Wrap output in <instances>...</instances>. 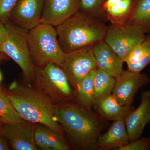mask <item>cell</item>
<instances>
[{
	"mask_svg": "<svg viewBox=\"0 0 150 150\" xmlns=\"http://www.w3.org/2000/svg\"><path fill=\"white\" fill-rule=\"evenodd\" d=\"M0 118L5 123H17L24 120L14 108L6 92L3 88L0 90Z\"/></svg>",
	"mask_w": 150,
	"mask_h": 150,
	"instance_id": "obj_22",
	"label": "cell"
},
{
	"mask_svg": "<svg viewBox=\"0 0 150 150\" xmlns=\"http://www.w3.org/2000/svg\"><path fill=\"white\" fill-rule=\"evenodd\" d=\"M34 86L44 92L55 104L68 102L74 96L71 86L61 67L54 64L35 67Z\"/></svg>",
	"mask_w": 150,
	"mask_h": 150,
	"instance_id": "obj_6",
	"label": "cell"
},
{
	"mask_svg": "<svg viewBox=\"0 0 150 150\" xmlns=\"http://www.w3.org/2000/svg\"><path fill=\"white\" fill-rule=\"evenodd\" d=\"M96 108L103 117L113 121L125 120L129 113L133 110L131 105L120 104L112 94L101 100Z\"/></svg>",
	"mask_w": 150,
	"mask_h": 150,
	"instance_id": "obj_18",
	"label": "cell"
},
{
	"mask_svg": "<svg viewBox=\"0 0 150 150\" xmlns=\"http://www.w3.org/2000/svg\"><path fill=\"white\" fill-rule=\"evenodd\" d=\"M97 69L107 73L115 79L123 72V62L105 42L101 41L92 46Z\"/></svg>",
	"mask_w": 150,
	"mask_h": 150,
	"instance_id": "obj_14",
	"label": "cell"
},
{
	"mask_svg": "<svg viewBox=\"0 0 150 150\" xmlns=\"http://www.w3.org/2000/svg\"><path fill=\"white\" fill-rule=\"evenodd\" d=\"M34 140L37 146L43 150L69 149L63 135L42 124H36Z\"/></svg>",
	"mask_w": 150,
	"mask_h": 150,
	"instance_id": "obj_16",
	"label": "cell"
},
{
	"mask_svg": "<svg viewBox=\"0 0 150 150\" xmlns=\"http://www.w3.org/2000/svg\"><path fill=\"white\" fill-rule=\"evenodd\" d=\"M5 25L7 34L0 49L18 65L25 79L32 82L35 67L30 52L28 40V31L17 26L10 20Z\"/></svg>",
	"mask_w": 150,
	"mask_h": 150,
	"instance_id": "obj_5",
	"label": "cell"
},
{
	"mask_svg": "<svg viewBox=\"0 0 150 150\" xmlns=\"http://www.w3.org/2000/svg\"><path fill=\"white\" fill-rule=\"evenodd\" d=\"M131 23L150 30V0H138L131 17Z\"/></svg>",
	"mask_w": 150,
	"mask_h": 150,
	"instance_id": "obj_21",
	"label": "cell"
},
{
	"mask_svg": "<svg viewBox=\"0 0 150 150\" xmlns=\"http://www.w3.org/2000/svg\"><path fill=\"white\" fill-rule=\"evenodd\" d=\"M77 0H45L41 23L54 27L76 13Z\"/></svg>",
	"mask_w": 150,
	"mask_h": 150,
	"instance_id": "obj_13",
	"label": "cell"
},
{
	"mask_svg": "<svg viewBox=\"0 0 150 150\" xmlns=\"http://www.w3.org/2000/svg\"><path fill=\"white\" fill-rule=\"evenodd\" d=\"M60 67L64 71L76 91L83 78L91 71L97 69L92 46L67 53Z\"/></svg>",
	"mask_w": 150,
	"mask_h": 150,
	"instance_id": "obj_8",
	"label": "cell"
},
{
	"mask_svg": "<svg viewBox=\"0 0 150 150\" xmlns=\"http://www.w3.org/2000/svg\"><path fill=\"white\" fill-rule=\"evenodd\" d=\"M28 40L35 67L42 68L51 64L62 65L66 53L59 44L55 27L41 23L28 31Z\"/></svg>",
	"mask_w": 150,
	"mask_h": 150,
	"instance_id": "obj_4",
	"label": "cell"
},
{
	"mask_svg": "<svg viewBox=\"0 0 150 150\" xmlns=\"http://www.w3.org/2000/svg\"><path fill=\"white\" fill-rule=\"evenodd\" d=\"M36 124L23 120L21 122L4 123L1 134L5 137L15 150H36L34 140Z\"/></svg>",
	"mask_w": 150,
	"mask_h": 150,
	"instance_id": "obj_9",
	"label": "cell"
},
{
	"mask_svg": "<svg viewBox=\"0 0 150 150\" xmlns=\"http://www.w3.org/2000/svg\"><path fill=\"white\" fill-rule=\"evenodd\" d=\"M55 118L73 146L80 150L96 149L103 123L90 108L79 103L55 104Z\"/></svg>",
	"mask_w": 150,
	"mask_h": 150,
	"instance_id": "obj_1",
	"label": "cell"
},
{
	"mask_svg": "<svg viewBox=\"0 0 150 150\" xmlns=\"http://www.w3.org/2000/svg\"><path fill=\"white\" fill-rule=\"evenodd\" d=\"M115 82V78L97 69L95 76L93 105L96 107L101 100L112 94Z\"/></svg>",
	"mask_w": 150,
	"mask_h": 150,
	"instance_id": "obj_19",
	"label": "cell"
},
{
	"mask_svg": "<svg viewBox=\"0 0 150 150\" xmlns=\"http://www.w3.org/2000/svg\"><path fill=\"white\" fill-rule=\"evenodd\" d=\"M103 0H81V5L84 10L88 12H93L98 10Z\"/></svg>",
	"mask_w": 150,
	"mask_h": 150,
	"instance_id": "obj_26",
	"label": "cell"
},
{
	"mask_svg": "<svg viewBox=\"0 0 150 150\" xmlns=\"http://www.w3.org/2000/svg\"><path fill=\"white\" fill-rule=\"evenodd\" d=\"M141 99L139 107L131 111L125 120L130 142L140 138L145 126L150 123V91L143 92Z\"/></svg>",
	"mask_w": 150,
	"mask_h": 150,
	"instance_id": "obj_12",
	"label": "cell"
},
{
	"mask_svg": "<svg viewBox=\"0 0 150 150\" xmlns=\"http://www.w3.org/2000/svg\"><path fill=\"white\" fill-rule=\"evenodd\" d=\"M10 149L5 137L0 133V150Z\"/></svg>",
	"mask_w": 150,
	"mask_h": 150,
	"instance_id": "obj_28",
	"label": "cell"
},
{
	"mask_svg": "<svg viewBox=\"0 0 150 150\" xmlns=\"http://www.w3.org/2000/svg\"><path fill=\"white\" fill-rule=\"evenodd\" d=\"M146 32L139 25H115L107 29L104 41L124 63L126 56L137 44L146 38Z\"/></svg>",
	"mask_w": 150,
	"mask_h": 150,
	"instance_id": "obj_7",
	"label": "cell"
},
{
	"mask_svg": "<svg viewBox=\"0 0 150 150\" xmlns=\"http://www.w3.org/2000/svg\"><path fill=\"white\" fill-rule=\"evenodd\" d=\"M118 150H150V137L139 138Z\"/></svg>",
	"mask_w": 150,
	"mask_h": 150,
	"instance_id": "obj_25",
	"label": "cell"
},
{
	"mask_svg": "<svg viewBox=\"0 0 150 150\" xmlns=\"http://www.w3.org/2000/svg\"><path fill=\"white\" fill-rule=\"evenodd\" d=\"M149 82V78L145 74L124 71L115 79L112 94L120 104L131 105L138 91Z\"/></svg>",
	"mask_w": 150,
	"mask_h": 150,
	"instance_id": "obj_10",
	"label": "cell"
},
{
	"mask_svg": "<svg viewBox=\"0 0 150 150\" xmlns=\"http://www.w3.org/2000/svg\"><path fill=\"white\" fill-rule=\"evenodd\" d=\"M96 71H91L83 78L75 91L79 103L89 108L93 105Z\"/></svg>",
	"mask_w": 150,
	"mask_h": 150,
	"instance_id": "obj_20",
	"label": "cell"
},
{
	"mask_svg": "<svg viewBox=\"0 0 150 150\" xmlns=\"http://www.w3.org/2000/svg\"><path fill=\"white\" fill-rule=\"evenodd\" d=\"M6 92L9 99L23 120L45 125L63 135L62 126L55 120V104L34 86L14 81Z\"/></svg>",
	"mask_w": 150,
	"mask_h": 150,
	"instance_id": "obj_2",
	"label": "cell"
},
{
	"mask_svg": "<svg viewBox=\"0 0 150 150\" xmlns=\"http://www.w3.org/2000/svg\"><path fill=\"white\" fill-rule=\"evenodd\" d=\"M8 57L6 56L5 54H4L2 51L0 49V62L3 61V60H5V59H7Z\"/></svg>",
	"mask_w": 150,
	"mask_h": 150,
	"instance_id": "obj_30",
	"label": "cell"
},
{
	"mask_svg": "<svg viewBox=\"0 0 150 150\" xmlns=\"http://www.w3.org/2000/svg\"><path fill=\"white\" fill-rule=\"evenodd\" d=\"M7 34V30L5 24L0 22V46L4 43Z\"/></svg>",
	"mask_w": 150,
	"mask_h": 150,
	"instance_id": "obj_27",
	"label": "cell"
},
{
	"mask_svg": "<svg viewBox=\"0 0 150 150\" xmlns=\"http://www.w3.org/2000/svg\"><path fill=\"white\" fill-rule=\"evenodd\" d=\"M2 89V88L0 86V90H1V89Z\"/></svg>",
	"mask_w": 150,
	"mask_h": 150,
	"instance_id": "obj_33",
	"label": "cell"
},
{
	"mask_svg": "<svg viewBox=\"0 0 150 150\" xmlns=\"http://www.w3.org/2000/svg\"><path fill=\"white\" fill-rule=\"evenodd\" d=\"M125 62L129 71L141 73L150 63V38L146 37L132 48L126 56Z\"/></svg>",
	"mask_w": 150,
	"mask_h": 150,
	"instance_id": "obj_17",
	"label": "cell"
},
{
	"mask_svg": "<svg viewBox=\"0 0 150 150\" xmlns=\"http://www.w3.org/2000/svg\"><path fill=\"white\" fill-rule=\"evenodd\" d=\"M18 0H0V22L6 24L10 20L11 15Z\"/></svg>",
	"mask_w": 150,
	"mask_h": 150,
	"instance_id": "obj_23",
	"label": "cell"
},
{
	"mask_svg": "<svg viewBox=\"0 0 150 150\" xmlns=\"http://www.w3.org/2000/svg\"><path fill=\"white\" fill-rule=\"evenodd\" d=\"M4 123H5L3 121L2 119L0 118V133H1V129Z\"/></svg>",
	"mask_w": 150,
	"mask_h": 150,
	"instance_id": "obj_31",
	"label": "cell"
},
{
	"mask_svg": "<svg viewBox=\"0 0 150 150\" xmlns=\"http://www.w3.org/2000/svg\"><path fill=\"white\" fill-rule=\"evenodd\" d=\"M45 0H18L10 20L27 31L41 23Z\"/></svg>",
	"mask_w": 150,
	"mask_h": 150,
	"instance_id": "obj_11",
	"label": "cell"
},
{
	"mask_svg": "<svg viewBox=\"0 0 150 150\" xmlns=\"http://www.w3.org/2000/svg\"><path fill=\"white\" fill-rule=\"evenodd\" d=\"M2 80V76L1 73L0 71V84Z\"/></svg>",
	"mask_w": 150,
	"mask_h": 150,
	"instance_id": "obj_32",
	"label": "cell"
},
{
	"mask_svg": "<svg viewBox=\"0 0 150 150\" xmlns=\"http://www.w3.org/2000/svg\"><path fill=\"white\" fill-rule=\"evenodd\" d=\"M132 5V0H121L112 7L106 9L110 15L115 17L123 16L128 12Z\"/></svg>",
	"mask_w": 150,
	"mask_h": 150,
	"instance_id": "obj_24",
	"label": "cell"
},
{
	"mask_svg": "<svg viewBox=\"0 0 150 150\" xmlns=\"http://www.w3.org/2000/svg\"><path fill=\"white\" fill-rule=\"evenodd\" d=\"M121 1V0H107L105 4V7L106 9H108L115 5Z\"/></svg>",
	"mask_w": 150,
	"mask_h": 150,
	"instance_id": "obj_29",
	"label": "cell"
},
{
	"mask_svg": "<svg viewBox=\"0 0 150 150\" xmlns=\"http://www.w3.org/2000/svg\"><path fill=\"white\" fill-rule=\"evenodd\" d=\"M55 28L59 44L66 54L103 41L107 30L90 17L77 13Z\"/></svg>",
	"mask_w": 150,
	"mask_h": 150,
	"instance_id": "obj_3",
	"label": "cell"
},
{
	"mask_svg": "<svg viewBox=\"0 0 150 150\" xmlns=\"http://www.w3.org/2000/svg\"><path fill=\"white\" fill-rule=\"evenodd\" d=\"M129 137L125 120L114 121L106 133L100 135L97 149L100 150H118L129 144Z\"/></svg>",
	"mask_w": 150,
	"mask_h": 150,
	"instance_id": "obj_15",
	"label": "cell"
}]
</instances>
